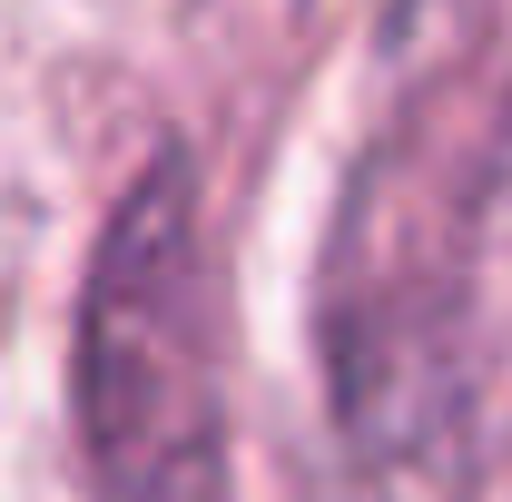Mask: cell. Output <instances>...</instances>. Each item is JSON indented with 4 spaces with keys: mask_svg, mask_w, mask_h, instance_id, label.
Masks as SVG:
<instances>
[{
    "mask_svg": "<svg viewBox=\"0 0 512 502\" xmlns=\"http://www.w3.org/2000/svg\"><path fill=\"white\" fill-rule=\"evenodd\" d=\"M394 20L384 119L345 178L316 276L325 473L316 502H473V266L512 158V89L493 20Z\"/></svg>",
    "mask_w": 512,
    "mask_h": 502,
    "instance_id": "1",
    "label": "cell"
},
{
    "mask_svg": "<svg viewBox=\"0 0 512 502\" xmlns=\"http://www.w3.org/2000/svg\"><path fill=\"white\" fill-rule=\"evenodd\" d=\"M79 443L99 502H227L217 296L188 158L158 148L119 197L79 296Z\"/></svg>",
    "mask_w": 512,
    "mask_h": 502,
    "instance_id": "2",
    "label": "cell"
}]
</instances>
